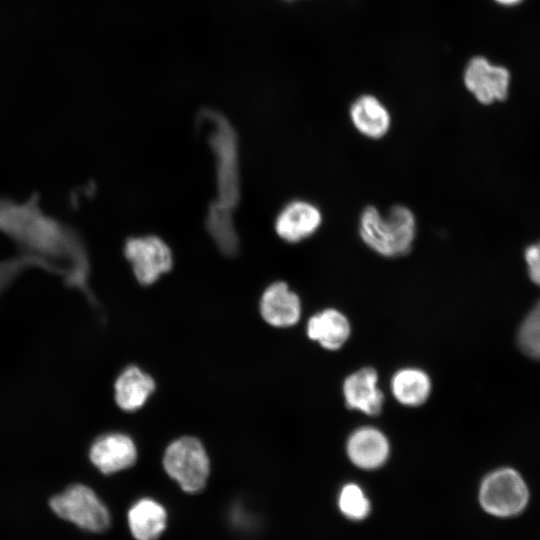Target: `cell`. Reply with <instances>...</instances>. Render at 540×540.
I'll return each instance as SVG.
<instances>
[{
  "label": "cell",
  "mask_w": 540,
  "mask_h": 540,
  "mask_svg": "<svg viewBox=\"0 0 540 540\" xmlns=\"http://www.w3.org/2000/svg\"><path fill=\"white\" fill-rule=\"evenodd\" d=\"M0 233L21 254L41 260L49 271L65 275L70 285L88 291L90 264L84 241L72 226L44 213L38 194L23 202L0 197Z\"/></svg>",
  "instance_id": "obj_1"
},
{
  "label": "cell",
  "mask_w": 540,
  "mask_h": 540,
  "mask_svg": "<svg viewBox=\"0 0 540 540\" xmlns=\"http://www.w3.org/2000/svg\"><path fill=\"white\" fill-rule=\"evenodd\" d=\"M416 231V217L403 205L392 206L385 215L377 207L367 206L360 216L361 240L383 257L406 255L413 246Z\"/></svg>",
  "instance_id": "obj_2"
},
{
  "label": "cell",
  "mask_w": 540,
  "mask_h": 540,
  "mask_svg": "<svg viewBox=\"0 0 540 540\" xmlns=\"http://www.w3.org/2000/svg\"><path fill=\"white\" fill-rule=\"evenodd\" d=\"M198 121L207 132L216 161V202L233 210L240 197L237 135L230 122L214 110L201 111Z\"/></svg>",
  "instance_id": "obj_3"
},
{
  "label": "cell",
  "mask_w": 540,
  "mask_h": 540,
  "mask_svg": "<svg viewBox=\"0 0 540 540\" xmlns=\"http://www.w3.org/2000/svg\"><path fill=\"white\" fill-rule=\"evenodd\" d=\"M49 506L59 518L92 533L107 530L111 514L94 490L83 484H73L54 495Z\"/></svg>",
  "instance_id": "obj_4"
},
{
  "label": "cell",
  "mask_w": 540,
  "mask_h": 540,
  "mask_svg": "<svg viewBox=\"0 0 540 540\" xmlns=\"http://www.w3.org/2000/svg\"><path fill=\"white\" fill-rule=\"evenodd\" d=\"M167 475L187 493L200 492L210 473V461L202 443L190 436L171 442L163 455Z\"/></svg>",
  "instance_id": "obj_5"
},
{
  "label": "cell",
  "mask_w": 540,
  "mask_h": 540,
  "mask_svg": "<svg viewBox=\"0 0 540 540\" xmlns=\"http://www.w3.org/2000/svg\"><path fill=\"white\" fill-rule=\"evenodd\" d=\"M528 499L529 492L523 478L511 468H501L488 474L479 490L482 508L497 517L521 513Z\"/></svg>",
  "instance_id": "obj_6"
},
{
  "label": "cell",
  "mask_w": 540,
  "mask_h": 540,
  "mask_svg": "<svg viewBox=\"0 0 540 540\" xmlns=\"http://www.w3.org/2000/svg\"><path fill=\"white\" fill-rule=\"evenodd\" d=\"M124 255L137 281L145 286L156 282L173 266L169 246L154 235L129 238L124 245Z\"/></svg>",
  "instance_id": "obj_7"
},
{
  "label": "cell",
  "mask_w": 540,
  "mask_h": 540,
  "mask_svg": "<svg viewBox=\"0 0 540 540\" xmlns=\"http://www.w3.org/2000/svg\"><path fill=\"white\" fill-rule=\"evenodd\" d=\"M464 85L478 102L492 104L507 98L510 83V70L491 62L484 56H474L464 70Z\"/></svg>",
  "instance_id": "obj_8"
},
{
  "label": "cell",
  "mask_w": 540,
  "mask_h": 540,
  "mask_svg": "<svg viewBox=\"0 0 540 540\" xmlns=\"http://www.w3.org/2000/svg\"><path fill=\"white\" fill-rule=\"evenodd\" d=\"M323 220L320 209L311 202L294 200L282 208L275 220V231L284 241L298 243L311 237Z\"/></svg>",
  "instance_id": "obj_9"
},
{
  "label": "cell",
  "mask_w": 540,
  "mask_h": 540,
  "mask_svg": "<svg viewBox=\"0 0 540 540\" xmlns=\"http://www.w3.org/2000/svg\"><path fill=\"white\" fill-rule=\"evenodd\" d=\"M89 457L101 473L109 475L134 465L137 459V448L128 435L108 433L92 444Z\"/></svg>",
  "instance_id": "obj_10"
},
{
  "label": "cell",
  "mask_w": 540,
  "mask_h": 540,
  "mask_svg": "<svg viewBox=\"0 0 540 540\" xmlns=\"http://www.w3.org/2000/svg\"><path fill=\"white\" fill-rule=\"evenodd\" d=\"M260 314L271 326L284 328L296 324L301 315V301L285 282H274L263 292Z\"/></svg>",
  "instance_id": "obj_11"
},
{
  "label": "cell",
  "mask_w": 540,
  "mask_h": 540,
  "mask_svg": "<svg viewBox=\"0 0 540 540\" xmlns=\"http://www.w3.org/2000/svg\"><path fill=\"white\" fill-rule=\"evenodd\" d=\"M343 394L351 409L372 416L382 410L384 396L378 387V375L373 368L365 367L349 375L343 384Z\"/></svg>",
  "instance_id": "obj_12"
},
{
  "label": "cell",
  "mask_w": 540,
  "mask_h": 540,
  "mask_svg": "<svg viewBox=\"0 0 540 540\" xmlns=\"http://www.w3.org/2000/svg\"><path fill=\"white\" fill-rule=\"evenodd\" d=\"M347 454L359 468L372 470L384 464L389 455V443L376 428L362 427L354 431L347 442Z\"/></svg>",
  "instance_id": "obj_13"
},
{
  "label": "cell",
  "mask_w": 540,
  "mask_h": 540,
  "mask_svg": "<svg viewBox=\"0 0 540 540\" xmlns=\"http://www.w3.org/2000/svg\"><path fill=\"white\" fill-rule=\"evenodd\" d=\"M168 515L165 507L150 497L135 501L127 512V523L136 540H156L167 527Z\"/></svg>",
  "instance_id": "obj_14"
},
{
  "label": "cell",
  "mask_w": 540,
  "mask_h": 540,
  "mask_svg": "<svg viewBox=\"0 0 540 540\" xmlns=\"http://www.w3.org/2000/svg\"><path fill=\"white\" fill-rule=\"evenodd\" d=\"M354 128L370 139L384 137L391 127V115L386 106L373 95L358 97L349 110Z\"/></svg>",
  "instance_id": "obj_15"
},
{
  "label": "cell",
  "mask_w": 540,
  "mask_h": 540,
  "mask_svg": "<svg viewBox=\"0 0 540 540\" xmlns=\"http://www.w3.org/2000/svg\"><path fill=\"white\" fill-rule=\"evenodd\" d=\"M154 389L155 382L149 374L137 366H128L115 381V401L122 410L133 412L146 403Z\"/></svg>",
  "instance_id": "obj_16"
},
{
  "label": "cell",
  "mask_w": 540,
  "mask_h": 540,
  "mask_svg": "<svg viewBox=\"0 0 540 540\" xmlns=\"http://www.w3.org/2000/svg\"><path fill=\"white\" fill-rule=\"evenodd\" d=\"M346 316L336 309H325L313 315L307 324V335L328 350L342 347L350 336Z\"/></svg>",
  "instance_id": "obj_17"
},
{
  "label": "cell",
  "mask_w": 540,
  "mask_h": 540,
  "mask_svg": "<svg viewBox=\"0 0 540 540\" xmlns=\"http://www.w3.org/2000/svg\"><path fill=\"white\" fill-rule=\"evenodd\" d=\"M206 227L217 248L225 255L236 254L239 237L234 225L233 210L214 201L208 208Z\"/></svg>",
  "instance_id": "obj_18"
},
{
  "label": "cell",
  "mask_w": 540,
  "mask_h": 540,
  "mask_svg": "<svg viewBox=\"0 0 540 540\" xmlns=\"http://www.w3.org/2000/svg\"><path fill=\"white\" fill-rule=\"evenodd\" d=\"M391 388L394 397L401 404L419 406L427 400L431 392V381L424 371L405 368L393 376Z\"/></svg>",
  "instance_id": "obj_19"
},
{
  "label": "cell",
  "mask_w": 540,
  "mask_h": 540,
  "mask_svg": "<svg viewBox=\"0 0 540 540\" xmlns=\"http://www.w3.org/2000/svg\"><path fill=\"white\" fill-rule=\"evenodd\" d=\"M338 505L340 511L349 519L362 520L370 511V502L360 486L348 483L342 487Z\"/></svg>",
  "instance_id": "obj_20"
},
{
  "label": "cell",
  "mask_w": 540,
  "mask_h": 540,
  "mask_svg": "<svg viewBox=\"0 0 540 540\" xmlns=\"http://www.w3.org/2000/svg\"><path fill=\"white\" fill-rule=\"evenodd\" d=\"M518 341L524 353L532 358L540 359V301L523 321Z\"/></svg>",
  "instance_id": "obj_21"
},
{
  "label": "cell",
  "mask_w": 540,
  "mask_h": 540,
  "mask_svg": "<svg viewBox=\"0 0 540 540\" xmlns=\"http://www.w3.org/2000/svg\"><path fill=\"white\" fill-rule=\"evenodd\" d=\"M30 267H40L48 270L41 260L23 254L0 262V291L21 272Z\"/></svg>",
  "instance_id": "obj_22"
},
{
  "label": "cell",
  "mask_w": 540,
  "mask_h": 540,
  "mask_svg": "<svg viewBox=\"0 0 540 540\" xmlns=\"http://www.w3.org/2000/svg\"><path fill=\"white\" fill-rule=\"evenodd\" d=\"M228 518L232 527L240 531H250L256 527L255 514L242 503H236L231 506Z\"/></svg>",
  "instance_id": "obj_23"
},
{
  "label": "cell",
  "mask_w": 540,
  "mask_h": 540,
  "mask_svg": "<svg viewBox=\"0 0 540 540\" xmlns=\"http://www.w3.org/2000/svg\"><path fill=\"white\" fill-rule=\"evenodd\" d=\"M525 259L532 281L540 286V243L526 249Z\"/></svg>",
  "instance_id": "obj_24"
},
{
  "label": "cell",
  "mask_w": 540,
  "mask_h": 540,
  "mask_svg": "<svg viewBox=\"0 0 540 540\" xmlns=\"http://www.w3.org/2000/svg\"><path fill=\"white\" fill-rule=\"evenodd\" d=\"M492 1H494L496 4L502 7L512 8V7H517L521 5L525 0H492Z\"/></svg>",
  "instance_id": "obj_25"
}]
</instances>
